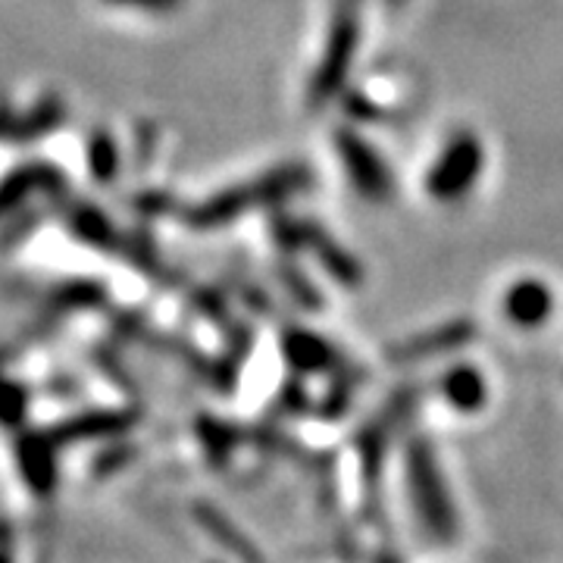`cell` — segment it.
I'll return each instance as SVG.
<instances>
[{
  "instance_id": "1",
  "label": "cell",
  "mask_w": 563,
  "mask_h": 563,
  "mask_svg": "<svg viewBox=\"0 0 563 563\" xmlns=\"http://www.w3.org/2000/svg\"><path fill=\"white\" fill-rule=\"evenodd\" d=\"M476 169H479V144L461 141V144L448 147V157L439 163L435 179H432V191L435 195H457L470 185L466 176H473Z\"/></svg>"
},
{
  "instance_id": "2",
  "label": "cell",
  "mask_w": 563,
  "mask_h": 563,
  "mask_svg": "<svg viewBox=\"0 0 563 563\" xmlns=\"http://www.w3.org/2000/svg\"><path fill=\"white\" fill-rule=\"evenodd\" d=\"M544 310H548V295H544L539 285H520V288L510 295V313H514L517 320H542Z\"/></svg>"
},
{
  "instance_id": "3",
  "label": "cell",
  "mask_w": 563,
  "mask_h": 563,
  "mask_svg": "<svg viewBox=\"0 0 563 563\" xmlns=\"http://www.w3.org/2000/svg\"><path fill=\"white\" fill-rule=\"evenodd\" d=\"M120 3H132V7H144V10H163V7H173L176 0H120Z\"/></svg>"
},
{
  "instance_id": "4",
  "label": "cell",
  "mask_w": 563,
  "mask_h": 563,
  "mask_svg": "<svg viewBox=\"0 0 563 563\" xmlns=\"http://www.w3.org/2000/svg\"><path fill=\"white\" fill-rule=\"evenodd\" d=\"M0 563H10V558H7V554H0Z\"/></svg>"
}]
</instances>
